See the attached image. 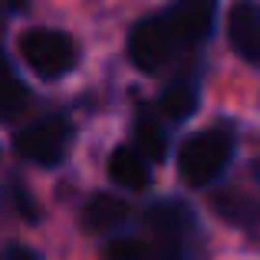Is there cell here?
Here are the masks:
<instances>
[{
  "instance_id": "obj_17",
  "label": "cell",
  "mask_w": 260,
  "mask_h": 260,
  "mask_svg": "<svg viewBox=\"0 0 260 260\" xmlns=\"http://www.w3.org/2000/svg\"><path fill=\"white\" fill-rule=\"evenodd\" d=\"M165 260H184V257H178V254H172V257H165Z\"/></svg>"
},
{
  "instance_id": "obj_4",
  "label": "cell",
  "mask_w": 260,
  "mask_h": 260,
  "mask_svg": "<svg viewBox=\"0 0 260 260\" xmlns=\"http://www.w3.org/2000/svg\"><path fill=\"white\" fill-rule=\"evenodd\" d=\"M125 50H128L132 66H139L142 73H158L161 66L175 56L178 40L172 37L165 17H161V13H155V17H145V20H139V23L132 26Z\"/></svg>"
},
{
  "instance_id": "obj_13",
  "label": "cell",
  "mask_w": 260,
  "mask_h": 260,
  "mask_svg": "<svg viewBox=\"0 0 260 260\" xmlns=\"http://www.w3.org/2000/svg\"><path fill=\"white\" fill-rule=\"evenodd\" d=\"M135 139H139V155L145 161H165L168 155V135L155 119H139L135 125Z\"/></svg>"
},
{
  "instance_id": "obj_16",
  "label": "cell",
  "mask_w": 260,
  "mask_h": 260,
  "mask_svg": "<svg viewBox=\"0 0 260 260\" xmlns=\"http://www.w3.org/2000/svg\"><path fill=\"white\" fill-rule=\"evenodd\" d=\"M4 260H43V257H40L33 247H23V244H13V247H7Z\"/></svg>"
},
{
  "instance_id": "obj_2",
  "label": "cell",
  "mask_w": 260,
  "mask_h": 260,
  "mask_svg": "<svg viewBox=\"0 0 260 260\" xmlns=\"http://www.w3.org/2000/svg\"><path fill=\"white\" fill-rule=\"evenodd\" d=\"M20 53H23L26 66H30L40 79H63L79 59V50H76L70 33L50 30V26L26 30L23 37H20Z\"/></svg>"
},
{
  "instance_id": "obj_15",
  "label": "cell",
  "mask_w": 260,
  "mask_h": 260,
  "mask_svg": "<svg viewBox=\"0 0 260 260\" xmlns=\"http://www.w3.org/2000/svg\"><path fill=\"white\" fill-rule=\"evenodd\" d=\"M102 260H152V254L139 241H112L106 247V254H102Z\"/></svg>"
},
{
  "instance_id": "obj_11",
  "label": "cell",
  "mask_w": 260,
  "mask_h": 260,
  "mask_svg": "<svg viewBox=\"0 0 260 260\" xmlns=\"http://www.w3.org/2000/svg\"><path fill=\"white\" fill-rule=\"evenodd\" d=\"M158 109L172 122H184L188 115H194V109H198V86L191 83V79H178V83H172L165 92H161Z\"/></svg>"
},
{
  "instance_id": "obj_3",
  "label": "cell",
  "mask_w": 260,
  "mask_h": 260,
  "mask_svg": "<svg viewBox=\"0 0 260 260\" xmlns=\"http://www.w3.org/2000/svg\"><path fill=\"white\" fill-rule=\"evenodd\" d=\"M70 142H73L70 119L50 115V119H40V122H33L30 128L17 132L13 148H17V155L23 161H33V165H40V168H56L59 161L66 158V152H70Z\"/></svg>"
},
{
  "instance_id": "obj_9",
  "label": "cell",
  "mask_w": 260,
  "mask_h": 260,
  "mask_svg": "<svg viewBox=\"0 0 260 260\" xmlns=\"http://www.w3.org/2000/svg\"><path fill=\"white\" fill-rule=\"evenodd\" d=\"M214 211L234 228L247 231V234H260V201H254V198L224 191V194L214 198Z\"/></svg>"
},
{
  "instance_id": "obj_14",
  "label": "cell",
  "mask_w": 260,
  "mask_h": 260,
  "mask_svg": "<svg viewBox=\"0 0 260 260\" xmlns=\"http://www.w3.org/2000/svg\"><path fill=\"white\" fill-rule=\"evenodd\" d=\"M10 204L17 208V214L23 217V221H30V224L40 221V204H37V198L26 191L23 181H10Z\"/></svg>"
},
{
  "instance_id": "obj_5",
  "label": "cell",
  "mask_w": 260,
  "mask_h": 260,
  "mask_svg": "<svg viewBox=\"0 0 260 260\" xmlns=\"http://www.w3.org/2000/svg\"><path fill=\"white\" fill-rule=\"evenodd\" d=\"M165 23L178 46H198L211 37L217 17V0H175L165 13Z\"/></svg>"
},
{
  "instance_id": "obj_10",
  "label": "cell",
  "mask_w": 260,
  "mask_h": 260,
  "mask_svg": "<svg viewBox=\"0 0 260 260\" xmlns=\"http://www.w3.org/2000/svg\"><path fill=\"white\" fill-rule=\"evenodd\" d=\"M26 99H30V92H26L23 79L17 76L13 63L0 50V119H13L17 112H23Z\"/></svg>"
},
{
  "instance_id": "obj_7",
  "label": "cell",
  "mask_w": 260,
  "mask_h": 260,
  "mask_svg": "<svg viewBox=\"0 0 260 260\" xmlns=\"http://www.w3.org/2000/svg\"><path fill=\"white\" fill-rule=\"evenodd\" d=\"M128 221V204L112 194H92L83 208V224L92 234H112Z\"/></svg>"
},
{
  "instance_id": "obj_8",
  "label": "cell",
  "mask_w": 260,
  "mask_h": 260,
  "mask_svg": "<svg viewBox=\"0 0 260 260\" xmlns=\"http://www.w3.org/2000/svg\"><path fill=\"white\" fill-rule=\"evenodd\" d=\"M109 175H112L115 184L128 191H142L148 188L152 181V172H148V161L139 155V148H128V145H119L109 158Z\"/></svg>"
},
{
  "instance_id": "obj_1",
  "label": "cell",
  "mask_w": 260,
  "mask_h": 260,
  "mask_svg": "<svg viewBox=\"0 0 260 260\" xmlns=\"http://www.w3.org/2000/svg\"><path fill=\"white\" fill-rule=\"evenodd\" d=\"M234 158V132L228 125H211L191 135L178 152V175L191 188H208L224 175Z\"/></svg>"
},
{
  "instance_id": "obj_12",
  "label": "cell",
  "mask_w": 260,
  "mask_h": 260,
  "mask_svg": "<svg viewBox=\"0 0 260 260\" xmlns=\"http://www.w3.org/2000/svg\"><path fill=\"white\" fill-rule=\"evenodd\" d=\"M152 224L165 237H178L191 228V208H184L181 201H161L152 208Z\"/></svg>"
},
{
  "instance_id": "obj_6",
  "label": "cell",
  "mask_w": 260,
  "mask_h": 260,
  "mask_svg": "<svg viewBox=\"0 0 260 260\" xmlns=\"http://www.w3.org/2000/svg\"><path fill=\"white\" fill-rule=\"evenodd\" d=\"M228 40L247 66L260 70V7L254 0H237L228 13Z\"/></svg>"
}]
</instances>
